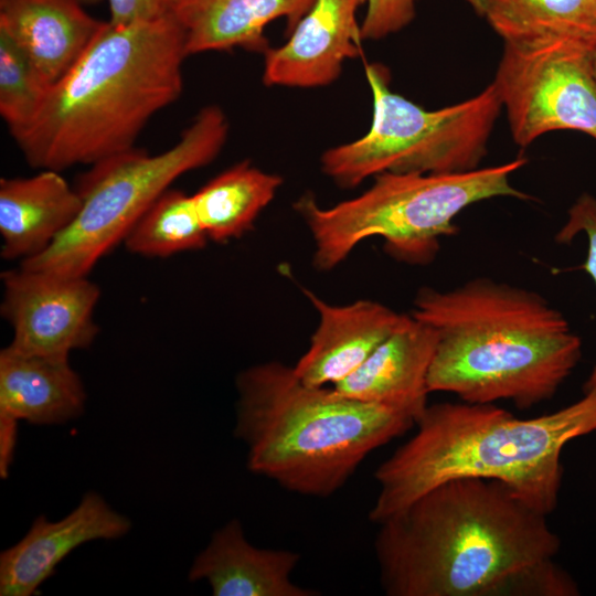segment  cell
<instances>
[{"mask_svg":"<svg viewBox=\"0 0 596 596\" xmlns=\"http://www.w3.org/2000/svg\"><path fill=\"white\" fill-rule=\"evenodd\" d=\"M377 525L389 596H500L512 575L561 547L547 515L482 478L441 482Z\"/></svg>","mask_w":596,"mask_h":596,"instance_id":"1","label":"cell"},{"mask_svg":"<svg viewBox=\"0 0 596 596\" xmlns=\"http://www.w3.org/2000/svg\"><path fill=\"white\" fill-rule=\"evenodd\" d=\"M187 56L184 31L171 12L129 25L105 21L33 118L10 135L41 170L93 166L128 151L147 123L181 96Z\"/></svg>","mask_w":596,"mask_h":596,"instance_id":"2","label":"cell"},{"mask_svg":"<svg viewBox=\"0 0 596 596\" xmlns=\"http://www.w3.org/2000/svg\"><path fill=\"white\" fill-rule=\"evenodd\" d=\"M412 316L438 333L429 393L468 403L532 408L556 394L582 358L581 338L544 296L488 277L419 289Z\"/></svg>","mask_w":596,"mask_h":596,"instance_id":"3","label":"cell"},{"mask_svg":"<svg viewBox=\"0 0 596 596\" xmlns=\"http://www.w3.org/2000/svg\"><path fill=\"white\" fill-rule=\"evenodd\" d=\"M556 412L518 418L493 403L427 405L415 434L376 469L380 489L369 520L380 524L415 499L456 478L497 480L535 511L557 507L561 454L596 432V385Z\"/></svg>","mask_w":596,"mask_h":596,"instance_id":"4","label":"cell"},{"mask_svg":"<svg viewBox=\"0 0 596 596\" xmlns=\"http://www.w3.org/2000/svg\"><path fill=\"white\" fill-rule=\"evenodd\" d=\"M236 389L234 435L247 447V468L301 496L333 494L369 454L416 423L407 411L308 385L278 361L242 371Z\"/></svg>","mask_w":596,"mask_h":596,"instance_id":"5","label":"cell"},{"mask_svg":"<svg viewBox=\"0 0 596 596\" xmlns=\"http://www.w3.org/2000/svg\"><path fill=\"white\" fill-rule=\"evenodd\" d=\"M526 161L518 158L455 173L382 172L356 198L321 207L305 195L295 209L313 238V264L319 270L337 267L371 237H381L394 259L426 265L435 259L440 238L457 233L454 220L469 205L499 196L530 200L510 183L511 174Z\"/></svg>","mask_w":596,"mask_h":596,"instance_id":"6","label":"cell"},{"mask_svg":"<svg viewBox=\"0 0 596 596\" xmlns=\"http://www.w3.org/2000/svg\"><path fill=\"white\" fill-rule=\"evenodd\" d=\"M227 134L224 111L210 105L169 149L150 155L135 147L91 166L75 188L82 199L76 219L49 248L20 265L87 276L178 178L217 157Z\"/></svg>","mask_w":596,"mask_h":596,"instance_id":"7","label":"cell"},{"mask_svg":"<svg viewBox=\"0 0 596 596\" xmlns=\"http://www.w3.org/2000/svg\"><path fill=\"white\" fill-rule=\"evenodd\" d=\"M373 97L369 131L328 149L324 174L353 188L382 172L455 173L479 168L502 104L493 83L464 102L425 109L390 88L387 70L365 64Z\"/></svg>","mask_w":596,"mask_h":596,"instance_id":"8","label":"cell"},{"mask_svg":"<svg viewBox=\"0 0 596 596\" xmlns=\"http://www.w3.org/2000/svg\"><path fill=\"white\" fill-rule=\"evenodd\" d=\"M592 52L575 43L532 51L503 46L492 83L519 147L554 130H576L596 140Z\"/></svg>","mask_w":596,"mask_h":596,"instance_id":"9","label":"cell"},{"mask_svg":"<svg viewBox=\"0 0 596 596\" xmlns=\"http://www.w3.org/2000/svg\"><path fill=\"white\" fill-rule=\"evenodd\" d=\"M1 316L12 328L15 351L68 359L87 349L98 333L94 310L99 287L74 276L20 265L1 273Z\"/></svg>","mask_w":596,"mask_h":596,"instance_id":"10","label":"cell"},{"mask_svg":"<svg viewBox=\"0 0 596 596\" xmlns=\"http://www.w3.org/2000/svg\"><path fill=\"white\" fill-rule=\"evenodd\" d=\"M366 0H313L288 41L265 52L268 86L319 87L334 82L344 62L361 53L356 12Z\"/></svg>","mask_w":596,"mask_h":596,"instance_id":"11","label":"cell"},{"mask_svg":"<svg viewBox=\"0 0 596 596\" xmlns=\"http://www.w3.org/2000/svg\"><path fill=\"white\" fill-rule=\"evenodd\" d=\"M131 523L96 492L58 521L39 515L28 533L0 554V595L33 596L73 550L94 540H116Z\"/></svg>","mask_w":596,"mask_h":596,"instance_id":"12","label":"cell"},{"mask_svg":"<svg viewBox=\"0 0 596 596\" xmlns=\"http://www.w3.org/2000/svg\"><path fill=\"white\" fill-rule=\"evenodd\" d=\"M304 292L319 313V326L292 368L312 386H333L344 380L409 317L372 300L336 306Z\"/></svg>","mask_w":596,"mask_h":596,"instance_id":"13","label":"cell"},{"mask_svg":"<svg viewBox=\"0 0 596 596\" xmlns=\"http://www.w3.org/2000/svg\"><path fill=\"white\" fill-rule=\"evenodd\" d=\"M437 343L436 329L409 316L353 373L332 387L350 398L407 411L417 421L428 405L427 377Z\"/></svg>","mask_w":596,"mask_h":596,"instance_id":"14","label":"cell"},{"mask_svg":"<svg viewBox=\"0 0 596 596\" xmlns=\"http://www.w3.org/2000/svg\"><path fill=\"white\" fill-rule=\"evenodd\" d=\"M300 555L260 549L248 542L241 522L231 520L212 535L189 571V579L206 581L214 596H317L294 583Z\"/></svg>","mask_w":596,"mask_h":596,"instance_id":"15","label":"cell"},{"mask_svg":"<svg viewBox=\"0 0 596 596\" xmlns=\"http://www.w3.org/2000/svg\"><path fill=\"white\" fill-rule=\"evenodd\" d=\"M81 209V195L60 171L45 169L29 178H1V256L24 262L40 255Z\"/></svg>","mask_w":596,"mask_h":596,"instance_id":"16","label":"cell"},{"mask_svg":"<svg viewBox=\"0 0 596 596\" xmlns=\"http://www.w3.org/2000/svg\"><path fill=\"white\" fill-rule=\"evenodd\" d=\"M104 23L82 0H0V28L22 46L50 86L76 64Z\"/></svg>","mask_w":596,"mask_h":596,"instance_id":"17","label":"cell"},{"mask_svg":"<svg viewBox=\"0 0 596 596\" xmlns=\"http://www.w3.org/2000/svg\"><path fill=\"white\" fill-rule=\"evenodd\" d=\"M313 0H171L170 12L185 34L189 55L241 47L269 49L266 26L284 19L290 33Z\"/></svg>","mask_w":596,"mask_h":596,"instance_id":"18","label":"cell"},{"mask_svg":"<svg viewBox=\"0 0 596 596\" xmlns=\"http://www.w3.org/2000/svg\"><path fill=\"white\" fill-rule=\"evenodd\" d=\"M84 384L68 359L0 351V417L33 425L67 423L83 414Z\"/></svg>","mask_w":596,"mask_h":596,"instance_id":"19","label":"cell"},{"mask_svg":"<svg viewBox=\"0 0 596 596\" xmlns=\"http://www.w3.org/2000/svg\"><path fill=\"white\" fill-rule=\"evenodd\" d=\"M503 46L532 51L557 43L596 45V0H477L473 9Z\"/></svg>","mask_w":596,"mask_h":596,"instance_id":"20","label":"cell"},{"mask_svg":"<svg viewBox=\"0 0 596 596\" xmlns=\"http://www.w3.org/2000/svg\"><path fill=\"white\" fill-rule=\"evenodd\" d=\"M281 182L280 177L264 172L247 161L210 180L192 195L209 240L225 243L249 231Z\"/></svg>","mask_w":596,"mask_h":596,"instance_id":"21","label":"cell"},{"mask_svg":"<svg viewBox=\"0 0 596 596\" xmlns=\"http://www.w3.org/2000/svg\"><path fill=\"white\" fill-rule=\"evenodd\" d=\"M207 240L193 196L169 188L142 214L123 243L136 255L167 257L200 249Z\"/></svg>","mask_w":596,"mask_h":596,"instance_id":"22","label":"cell"},{"mask_svg":"<svg viewBox=\"0 0 596 596\" xmlns=\"http://www.w3.org/2000/svg\"><path fill=\"white\" fill-rule=\"evenodd\" d=\"M49 87L28 53L0 28V114L9 131L33 118Z\"/></svg>","mask_w":596,"mask_h":596,"instance_id":"23","label":"cell"},{"mask_svg":"<svg viewBox=\"0 0 596 596\" xmlns=\"http://www.w3.org/2000/svg\"><path fill=\"white\" fill-rule=\"evenodd\" d=\"M576 596L579 588L573 577L553 558L533 563L503 585L500 596Z\"/></svg>","mask_w":596,"mask_h":596,"instance_id":"24","label":"cell"},{"mask_svg":"<svg viewBox=\"0 0 596 596\" xmlns=\"http://www.w3.org/2000/svg\"><path fill=\"white\" fill-rule=\"evenodd\" d=\"M587 238V255L582 268L596 284V198L583 193L570 207L567 221L555 235L561 244L571 243L579 234ZM596 385V363L584 384V391Z\"/></svg>","mask_w":596,"mask_h":596,"instance_id":"25","label":"cell"},{"mask_svg":"<svg viewBox=\"0 0 596 596\" xmlns=\"http://www.w3.org/2000/svg\"><path fill=\"white\" fill-rule=\"evenodd\" d=\"M418 0H366L362 40H381L406 28L416 15Z\"/></svg>","mask_w":596,"mask_h":596,"instance_id":"26","label":"cell"},{"mask_svg":"<svg viewBox=\"0 0 596 596\" xmlns=\"http://www.w3.org/2000/svg\"><path fill=\"white\" fill-rule=\"evenodd\" d=\"M113 25L158 19L170 12L171 0H108Z\"/></svg>","mask_w":596,"mask_h":596,"instance_id":"27","label":"cell"},{"mask_svg":"<svg viewBox=\"0 0 596 596\" xmlns=\"http://www.w3.org/2000/svg\"><path fill=\"white\" fill-rule=\"evenodd\" d=\"M17 421L0 417V476L7 478L13 459Z\"/></svg>","mask_w":596,"mask_h":596,"instance_id":"28","label":"cell"},{"mask_svg":"<svg viewBox=\"0 0 596 596\" xmlns=\"http://www.w3.org/2000/svg\"><path fill=\"white\" fill-rule=\"evenodd\" d=\"M592 62H593V70L596 77V45L594 46V50L592 52Z\"/></svg>","mask_w":596,"mask_h":596,"instance_id":"29","label":"cell"},{"mask_svg":"<svg viewBox=\"0 0 596 596\" xmlns=\"http://www.w3.org/2000/svg\"><path fill=\"white\" fill-rule=\"evenodd\" d=\"M84 4H97L100 0H82Z\"/></svg>","mask_w":596,"mask_h":596,"instance_id":"30","label":"cell"},{"mask_svg":"<svg viewBox=\"0 0 596 596\" xmlns=\"http://www.w3.org/2000/svg\"><path fill=\"white\" fill-rule=\"evenodd\" d=\"M466 1L475 9L477 0H466Z\"/></svg>","mask_w":596,"mask_h":596,"instance_id":"31","label":"cell"}]
</instances>
